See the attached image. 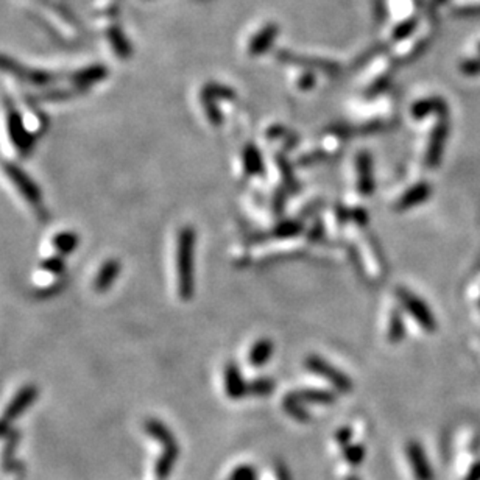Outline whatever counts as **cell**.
<instances>
[{
	"mask_svg": "<svg viewBox=\"0 0 480 480\" xmlns=\"http://www.w3.org/2000/svg\"><path fill=\"white\" fill-rule=\"evenodd\" d=\"M195 245L197 232L194 228H181L177 240V274L178 295L184 301L194 298L195 293Z\"/></svg>",
	"mask_w": 480,
	"mask_h": 480,
	"instance_id": "obj_1",
	"label": "cell"
},
{
	"mask_svg": "<svg viewBox=\"0 0 480 480\" xmlns=\"http://www.w3.org/2000/svg\"><path fill=\"white\" fill-rule=\"evenodd\" d=\"M146 428L148 434L154 437L156 440H159L164 446V455L159 459L158 466H156V476H158L159 480H166L178 457V446L175 443V438L170 434V430L163 423H159L158 419H150V421H147Z\"/></svg>",
	"mask_w": 480,
	"mask_h": 480,
	"instance_id": "obj_2",
	"label": "cell"
},
{
	"mask_svg": "<svg viewBox=\"0 0 480 480\" xmlns=\"http://www.w3.org/2000/svg\"><path fill=\"white\" fill-rule=\"evenodd\" d=\"M3 108H5V116H7V127H8L10 139L11 142H13V146L17 150H21L22 154L26 156L28 152H32L33 136L28 133L22 114L16 110L13 101L5 99Z\"/></svg>",
	"mask_w": 480,
	"mask_h": 480,
	"instance_id": "obj_3",
	"label": "cell"
},
{
	"mask_svg": "<svg viewBox=\"0 0 480 480\" xmlns=\"http://www.w3.org/2000/svg\"><path fill=\"white\" fill-rule=\"evenodd\" d=\"M3 172L7 173V177L14 184L17 192L28 201V205H32L34 209H41L44 206L43 192H41L39 186L21 167H17L13 163H3Z\"/></svg>",
	"mask_w": 480,
	"mask_h": 480,
	"instance_id": "obj_4",
	"label": "cell"
},
{
	"mask_svg": "<svg viewBox=\"0 0 480 480\" xmlns=\"http://www.w3.org/2000/svg\"><path fill=\"white\" fill-rule=\"evenodd\" d=\"M396 295H398L399 301L403 303L404 308L409 310V314L415 318V320L421 325V328L424 331L428 332H434L437 329V321L434 315H432L430 309L426 306V303L423 301L421 298H418L417 295H413L410 290L404 289V287H399L398 292H396Z\"/></svg>",
	"mask_w": 480,
	"mask_h": 480,
	"instance_id": "obj_5",
	"label": "cell"
},
{
	"mask_svg": "<svg viewBox=\"0 0 480 480\" xmlns=\"http://www.w3.org/2000/svg\"><path fill=\"white\" fill-rule=\"evenodd\" d=\"M36 396H38V388L34 386L23 387L21 392L14 396L13 401H11L10 406L7 407V410H5L3 417L0 418V434L7 430L11 421H14L17 417H21L22 413L33 404Z\"/></svg>",
	"mask_w": 480,
	"mask_h": 480,
	"instance_id": "obj_6",
	"label": "cell"
},
{
	"mask_svg": "<svg viewBox=\"0 0 480 480\" xmlns=\"http://www.w3.org/2000/svg\"><path fill=\"white\" fill-rule=\"evenodd\" d=\"M306 365H308V368L310 371H314V373L320 374V376L325 377V379H328L335 388L340 390V392H343V393L351 392L352 382L348 379V376L341 373V371H339L337 368H334L331 363L326 362V360H323L321 357H318V356H310V357H308V362H306Z\"/></svg>",
	"mask_w": 480,
	"mask_h": 480,
	"instance_id": "obj_7",
	"label": "cell"
},
{
	"mask_svg": "<svg viewBox=\"0 0 480 480\" xmlns=\"http://www.w3.org/2000/svg\"><path fill=\"white\" fill-rule=\"evenodd\" d=\"M448 134H449V123L446 122V119L443 117L440 122L435 125L434 131H432L428 153H426V164H428V167H430V169H435V167H438V164H440V161L443 158V152H445Z\"/></svg>",
	"mask_w": 480,
	"mask_h": 480,
	"instance_id": "obj_8",
	"label": "cell"
},
{
	"mask_svg": "<svg viewBox=\"0 0 480 480\" xmlns=\"http://www.w3.org/2000/svg\"><path fill=\"white\" fill-rule=\"evenodd\" d=\"M100 30L103 41H108L114 55L120 59H128L131 57V46L119 26H101Z\"/></svg>",
	"mask_w": 480,
	"mask_h": 480,
	"instance_id": "obj_9",
	"label": "cell"
},
{
	"mask_svg": "<svg viewBox=\"0 0 480 480\" xmlns=\"http://www.w3.org/2000/svg\"><path fill=\"white\" fill-rule=\"evenodd\" d=\"M357 173H359V192L362 195H371L374 190L373 179V161L367 152L357 156Z\"/></svg>",
	"mask_w": 480,
	"mask_h": 480,
	"instance_id": "obj_10",
	"label": "cell"
},
{
	"mask_svg": "<svg viewBox=\"0 0 480 480\" xmlns=\"http://www.w3.org/2000/svg\"><path fill=\"white\" fill-rule=\"evenodd\" d=\"M106 75H108V69L105 68V66L94 64V66H88V68L85 69L74 72V74L70 75V81L74 83L78 89H86L89 86L95 85V83L105 80Z\"/></svg>",
	"mask_w": 480,
	"mask_h": 480,
	"instance_id": "obj_11",
	"label": "cell"
},
{
	"mask_svg": "<svg viewBox=\"0 0 480 480\" xmlns=\"http://www.w3.org/2000/svg\"><path fill=\"white\" fill-rule=\"evenodd\" d=\"M279 33L278 26L274 23H268V26L263 27L259 33H257L251 43L248 46V53L251 57H261L266 53L270 47H272L273 41L276 36Z\"/></svg>",
	"mask_w": 480,
	"mask_h": 480,
	"instance_id": "obj_12",
	"label": "cell"
},
{
	"mask_svg": "<svg viewBox=\"0 0 480 480\" xmlns=\"http://www.w3.org/2000/svg\"><path fill=\"white\" fill-rule=\"evenodd\" d=\"M430 192H432V188L428 183H418L415 186H412V188L399 198L396 208H398L399 211H406V209L421 205L423 201H426L430 197Z\"/></svg>",
	"mask_w": 480,
	"mask_h": 480,
	"instance_id": "obj_13",
	"label": "cell"
},
{
	"mask_svg": "<svg viewBox=\"0 0 480 480\" xmlns=\"http://www.w3.org/2000/svg\"><path fill=\"white\" fill-rule=\"evenodd\" d=\"M225 387L228 396H231L232 399H239L248 393V386L243 382L242 374L234 363H228L225 368Z\"/></svg>",
	"mask_w": 480,
	"mask_h": 480,
	"instance_id": "obj_14",
	"label": "cell"
},
{
	"mask_svg": "<svg viewBox=\"0 0 480 480\" xmlns=\"http://www.w3.org/2000/svg\"><path fill=\"white\" fill-rule=\"evenodd\" d=\"M120 274V262L116 259H108L101 268L99 270L97 278H95L94 287L97 292H106L114 284Z\"/></svg>",
	"mask_w": 480,
	"mask_h": 480,
	"instance_id": "obj_15",
	"label": "cell"
},
{
	"mask_svg": "<svg viewBox=\"0 0 480 480\" xmlns=\"http://www.w3.org/2000/svg\"><path fill=\"white\" fill-rule=\"evenodd\" d=\"M432 112L440 114L441 117H446L448 114V106L445 103V100L441 99H424L417 101L415 105L412 106V116L413 119H424L426 116H429Z\"/></svg>",
	"mask_w": 480,
	"mask_h": 480,
	"instance_id": "obj_16",
	"label": "cell"
},
{
	"mask_svg": "<svg viewBox=\"0 0 480 480\" xmlns=\"http://www.w3.org/2000/svg\"><path fill=\"white\" fill-rule=\"evenodd\" d=\"M273 356V341L270 339H261L257 343L253 345L250 351L248 360L251 367H262L263 363H267Z\"/></svg>",
	"mask_w": 480,
	"mask_h": 480,
	"instance_id": "obj_17",
	"label": "cell"
},
{
	"mask_svg": "<svg viewBox=\"0 0 480 480\" xmlns=\"http://www.w3.org/2000/svg\"><path fill=\"white\" fill-rule=\"evenodd\" d=\"M409 457L418 480H432L430 468L428 465V461H426L423 449L418 445H415V443H412V445L409 446Z\"/></svg>",
	"mask_w": 480,
	"mask_h": 480,
	"instance_id": "obj_18",
	"label": "cell"
},
{
	"mask_svg": "<svg viewBox=\"0 0 480 480\" xmlns=\"http://www.w3.org/2000/svg\"><path fill=\"white\" fill-rule=\"evenodd\" d=\"M243 164L245 170H247L250 175H259V173L263 172L262 156L253 143H248V146L243 148Z\"/></svg>",
	"mask_w": 480,
	"mask_h": 480,
	"instance_id": "obj_19",
	"label": "cell"
},
{
	"mask_svg": "<svg viewBox=\"0 0 480 480\" xmlns=\"http://www.w3.org/2000/svg\"><path fill=\"white\" fill-rule=\"evenodd\" d=\"M301 403H312V404H332L335 396L323 390H301V392L293 393Z\"/></svg>",
	"mask_w": 480,
	"mask_h": 480,
	"instance_id": "obj_20",
	"label": "cell"
},
{
	"mask_svg": "<svg viewBox=\"0 0 480 480\" xmlns=\"http://www.w3.org/2000/svg\"><path fill=\"white\" fill-rule=\"evenodd\" d=\"M53 247L61 254H70L72 251L78 247V236L72 231L59 232L58 236L53 239Z\"/></svg>",
	"mask_w": 480,
	"mask_h": 480,
	"instance_id": "obj_21",
	"label": "cell"
},
{
	"mask_svg": "<svg viewBox=\"0 0 480 480\" xmlns=\"http://www.w3.org/2000/svg\"><path fill=\"white\" fill-rule=\"evenodd\" d=\"M201 105L203 108H205V111H206V116L209 119V122H211L212 125H215V127H219V125H221V122H223V116H221V111L219 110V106L217 103H215V99L211 97V95L206 94L205 91H201Z\"/></svg>",
	"mask_w": 480,
	"mask_h": 480,
	"instance_id": "obj_22",
	"label": "cell"
},
{
	"mask_svg": "<svg viewBox=\"0 0 480 480\" xmlns=\"http://www.w3.org/2000/svg\"><path fill=\"white\" fill-rule=\"evenodd\" d=\"M406 335V325L403 317L398 310L393 312L392 318H390V329H388V340L392 343H398V341L403 340Z\"/></svg>",
	"mask_w": 480,
	"mask_h": 480,
	"instance_id": "obj_23",
	"label": "cell"
},
{
	"mask_svg": "<svg viewBox=\"0 0 480 480\" xmlns=\"http://www.w3.org/2000/svg\"><path fill=\"white\" fill-rule=\"evenodd\" d=\"M284 409L290 413L293 418L299 419V421H306L308 419V412L304 410L303 403L299 401L295 394H289L284 401Z\"/></svg>",
	"mask_w": 480,
	"mask_h": 480,
	"instance_id": "obj_24",
	"label": "cell"
},
{
	"mask_svg": "<svg viewBox=\"0 0 480 480\" xmlns=\"http://www.w3.org/2000/svg\"><path fill=\"white\" fill-rule=\"evenodd\" d=\"M203 91L211 95V97H214L215 100L236 99V92H234V89L223 86V85H219V83H209L206 88H203Z\"/></svg>",
	"mask_w": 480,
	"mask_h": 480,
	"instance_id": "obj_25",
	"label": "cell"
},
{
	"mask_svg": "<svg viewBox=\"0 0 480 480\" xmlns=\"http://www.w3.org/2000/svg\"><path fill=\"white\" fill-rule=\"evenodd\" d=\"M274 382L268 377H262V379H256L248 386V393H253L256 396H266L273 392Z\"/></svg>",
	"mask_w": 480,
	"mask_h": 480,
	"instance_id": "obj_26",
	"label": "cell"
},
{
	"mask_svg": "<svg viewBox=\"0 0 480 480\" xmlns=\"http://www.w3.org/2000/svg\"><path fill=\"white\" fill-rule=\"evenodd\" d=\"M301 231V225L297 223V221H286V223L279 225L276 228V237L279 239H286V237H293L297 236V234Z\"/></svg>",
	"mask_w": 480,
	"mask_h": 480,
	"instance_id": "obj_27",
	"label": "cell"
},
{
	"mask_svg": "<svg viewBox=\"0 0 480 480\" xmlns=\"http://www.w3.org/2000/svg\"><path fill=\"white\" fill-rule=\"evenodd\" d=\"M415 23H417L415 19H409V21L403 22V23H399V26L396 27V30H394L393 38L394 39H404V38H407V36H409L413 32V28H415Z\"/></svg>",
	"mask_w": 480,
	"mask_h": 480,
	"instance_id": "obj_28",
	"label": "cell"
},
{
	"mask_svg": "<svg viewBox=\"0 0 480 480\" xmlns=\"http://www.w3.org/2000/svg\"><path fill=\"white\" fill-rule=\"evenodd\" d=\"M43 268L49 270V272H52V273H61L64 270V262H63L61 257L53 256V257H50V259H47L43 262Z\"/></svg>",
	"mask_w": 480,
	"mask_h": 480,
	"instance_id": "obj_29",
	"label": "cell"
},
{
	"mask_svg": "<svg viewBox=\"0 0 480 480\" xmlns=\"http://www.w3.org/2000/svg\"><path fill=\"white\" fill-rule=\"evenodd\" d=\"M460 69L466 75H477L480 74V59H466L461 63Z\"/></svg>",
	"mask_w": 480,
	"mask_h": 480,
	"instance_id": "obj_30",
	"label": "cell"
},
{
	"mask_svg": "<svg viewBox=\"0 0 480 480\" xmlns=\"http://www.w3.org/2000/svg\"><path fill=\"white\" fill-rule=\"evenodd\" d=\"M232 480H256V479H254L253 470L248 466H243V468H239V470L234 472Z\"/></svg>",
	"mask_w": 480,
	"mask_h": 480,
	"instance_id": "obj_31",
	"label": "cell"
},
{
	"mask_svg": "<svg viewBox=\"0 0 480 480\" xmlns=\"http://www.w3.org/2000/svg\"><path fill=\"white\" fill-rule=\"evenodd\" d=\"M346 457L348 460L351 461V463H359L360 460L363 459V451H362V448H359V446H354V448H350L348 449V452H346Z\"/></svg>",
	"mask_w": 480,
	"mask_h": 480,
	"instance_id": "obj_32",
	"label": "cell"
},
{
	"mask_svg": "<svg viewBox=\"0 0 480 480\" xmlns=\"http://www.w3.org/2000/svg\"><path fill=\"white\" fill-rule=\"evenodd\" d=\"M315 85V78L312 74H306L299 78V88L301 89H310Z\"/></svg>",
	"mask_w": 480,
	"mask_h": 480,
	"instance_id": "obj_33",
	"label": "cell"
},
{
	"mask_svg": "<svg viewBox=\"0 0 480 480\" xmlns=\"http://www.w3.org/2000/svg\"><path fill=\"white\" fill-rule=\"evenodd\" d=\"M352 217H354V219H356V220L359 221V223H365V221H368V217H367V214H365V212L362 211V209H357V211H356V212H354V215H352Z\"/></svg>",
	"mask_w": 480,
	"mask_h": 480,
	"instance_id": "obj_34",
	"label": "cell"
},
{
	"mask_svg": "<svg viewBox=\"0 0 480 480\" xmlns=\"http://www.w3.org/2000/svg\"><path fill=\"white\" fill-rule=\"evenodd\" d=\"M350 435H351V430L350 429H341L339 432V441L341 443H346V440H350Z\"/></svg>",
	"mask_w": 480,
	"mask_h": 480,
	"instance_id": "obj_35",
	"label": "cell"
},
{
	"mask_svg": "<svg viewBox=\"0 0 480 480\" xmlns=\"http://www.w3.org/2000/svg\"><path fill=\"white\" fill-rule=\"evenodd\" d=\"M278 480H290L289 476H287L286 470H283V468H281V470L278 471Z\"/></svg>",
	"mask_w": 480,
	"mask_h": 480,
	"instance_id": "obj_36",
	"label": "cell"
},
{
	"mask_svg": "<svg viewBox=\"0 0 480 480\" xmlns=\"http://www.w3.org/2000/svg\"><path fill=\"white\" fill-rule=\"evenodd\" d=\"M351 480H356V479H351Z\"/></svg>",
	"mask_w": 480,
	"mask_h": 480,
	"instance_id": "obj_37",
	"label": "cell"
},
{
	"mask_svg": "<svg viewBox=\"0 0 480 480\" xmlns=\"http://www.w3.org/2000/svg\"><path fill=\"white\" fill-rule=\"evenodd\" d=\"M479 49H480V46H479Z\"/></svg>",
	"mask_w": 480,
	"mask_h": 480,
	"instance_id": "obj_38",
	"label": "cell"
}]
</instances>
